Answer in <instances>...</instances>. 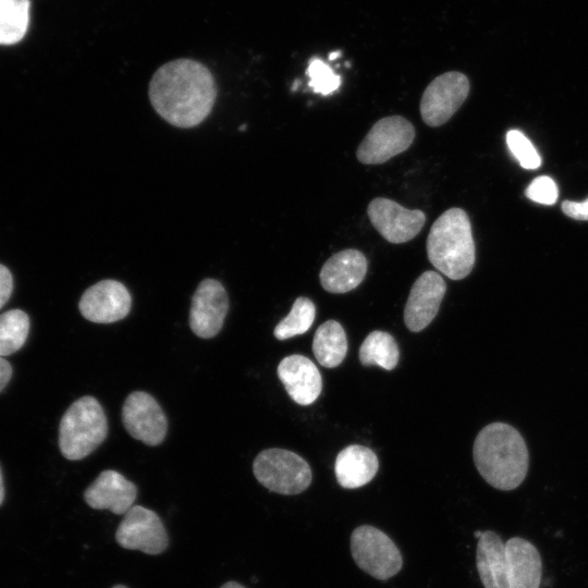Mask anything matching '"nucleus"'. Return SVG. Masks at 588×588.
Segmentation results:
<instances>
[{
    "label": "nucleus",
    "mask_w": 588,
    "mask_h": 588,
    "mask_svg": "<svg viewBox=\"0 0 588 588\" xmlns=\"http://www.w3.org/2000/svg\"><path fill=\"white\" fill-rule=\"evenodd\" d=\"M148 94L151 106L163 120L189 128L210 114L217 86L205 65L191 59H176L155 72Z\"/></svg>",
    "instance_id": "obj_1"
},
{
    "label": "nucleus",
    "mask_w": 588,
    "mask_h": 588,
    "mask_svg": "<svg viewBox=\"0 0 588 588\" xmlns=\"http://www.w3.org/2000/svg\"><path fill=\"white\" fill-rule=\"evenodd\" d=\"M474 463L491 487L510 491L520 486L528 471V450L523 436L505 422H492L477 434Z\"/></svg>",
    "instance_id": "obj_2"
},
{
    "label": "nucleus",
    "mask_w": 588,
    "mask_h": 588,
    "mask_svg": "<svg viewBox=\"0 0 588 588\" xmlns=\"http://www.w3.org/2000/svg\"><path fill=\"white\" fill-rule=\"evenodd\" d=\"M429 261L452 280L467 277L475 265V243L467 213L450 208L431 225L427 237Z\"/></svg>",
    "instance_id": "obj_3"
},
{
    "label": "nucleus",
    "mask_w": 588,
    "mask_h": 588,
    "mask_svg": "<svg viewBox=\"0 0 588 588\" xmlns=\"http://www.w3.org/2000/svg\"><path fill=\"white\" fill-rule=\"evenodd\" d=\"M108 421L100 403L93 396L76 400L59 425V448L70 461L93 453L107 438Z\"/></svg>",
    "instance_id": "obj_4"
},
{
    "label": "nucleus",
    "mask_w": 588,
    "mask_h": 588,
    "mask_svg": "<svg viewBox=\"0 0 588 588\" xmlns=\"http://www.w3.org/2000/svg\"><path fill=\"white\" fill-rule=\"evenodd\" d=\"M253 471L265 488L283 495L305 491L313 479L310 466L302 456L278 448L261 451L254 460Z\"/></svg>",
    "instance_id": "obj_5"
},
{
    "label": "nucleus",
    "mask_w": 588,
    "mask_h": 588,
    "mask_svg": "<svg viewBox=\"0 0 588 588\" xmlns=\"http://www.w3.org/2000/svg\"><path fill=\"white\" fill-rule=\"evenodd\" d=\"M351 554L362 571L379 580L393 577L403 566L401 551L394 541L371 525H362L353 530Z\"/></svg>",
    "instance_id": "obj_6"
},
{
    "label": "nucleus",
    "mask_w": 588,
    "mask_h": 588,
    "mask_svg": "<svg viewBox=\"0 0 588 588\" xmlns=\"http://www.w3.org/2000/svg\"><path fill=\"white\" fill-rule=\"evenodd\" d=\"M415 138L413 124L401 115L377 121L359 144L356 156L364 164H380L408 149Z\"/></svg>",
    "instance_id": "obj_7"
},
{
    "label": "nucleus",
    "mask_w": 588,
    "mask_h": 588,
    "mask_svg": "<svg viewBox=\"0 0 588 588\" xmlns=\"http://www.w3.org/2000/svg\"><path fill=\"white\" fill-rule=\"evenodd\" d=\"M115 540L127 550H138L146 554L162 553L169 544L163 523L156 512L140 505H133L120 522Z\"/></svg>",
    "instance_id": "obj_8"
},
{
    "label": "nucleus",
    "mask_w": 588,
    "mask_h": 588,
    "mask_svg": "<svg viewBox=\"0 0 588 588\" xmlns=\"http://www.w3.org/2000/svg\"><path fill=\"white\" fill-rule=\"evenodd\" d=\"M469 93V82L461 72L437 76L425 89L420 100L424 122L432 127L448 122L460 109Z\"/></svg>",
    "instance_id": "obj_9"
},
{
    "label": "nucleus",
    "mask_w": 588,
    "mask_h": 588,
    "mask_svg": "<svg viewBox=\"0 0 588 588\" xmlns=\"http://www.w3.org/2000/svg\"><path fill=\"white\" fill-rule=\"evenodd\" d=\"M126 431L147 445L160 444L167 434L168 420L158 402L143 391L131 393L122 407Z\"/></svg>",
    "instance_id": "obj_10"
},
{
    "label": "nucleus",
    "mask_w": 588,
    "mask_h": 588,
    "mask_svg": "<svg viewBox=\"0 0 588 588\" xmlns=\"http://www.w3.org/2000/svg\"><path fill=\"white\" fill-rule=\"evenodd\" d=\"M367 213L379 234L393 244L413 240L426 221V216L421 210L407 209L385 197L372 199L368 205Z\"/></svg>",
    "instance_id": "obj_11"
},
{
    "label": "nucleus",
    "mask_w": 588,
    "mask_h": 588,
    "mask_svg": "<svg viewBox=\"0 0 588 588\" xmlns=\"http://www.w3.org/2000/svg\"><path fill=\"white\" fill-rule=\"evenodd\" d=\"M228 310L229 297L223 285L215 279H205L192 298L189 327L199 338H213L221 330Z\"/></svg>",
    "instance_id": "obj_12"
},
{
    "label": "nucleus",
    "mask_w": 588,
    "mask_h": 588,
    "mask_svg": "<svg viewBox=\"0 0 588 588\" xmlns=\"http://www.w3.org/2000/svg\"><path fill=\"white\" fill-rule=\"evenodd\" d=\"M132 297L119 281L102 280L88 287L82 295L78 308L82 316L96 323H112L127 316Z\"/></svg>",
    "instance_id": "obj_13"
},
{
    "label": "nucleus",
    "mask_w": 588,
    "mask_h": 588,
    "mask_svg": "<svg viewBox=\"0 0 588 588\" xmlns=\"http://www.w3.org/2000/svg\"><path fill=\"white\" fill-rule=\"evenodd\" d=\"M445 291V281L436 271H426L417 278L404 308V322L409 331L419 332L434 319Z\"/></svg>",
    "instance_id": "obj_14"
},
{
    "label": "nucleus",
    "mask_w": 588,
    "mask_h": 588,
    "mask_svg": "<svg viewBox=\"0 0 588 588\" xmlns=\"http://www.w3.org/2000/svg\"><path fill=\"white\" fill-rule=\"evenodd\" d=\"M136 497V486L112 469L100 473L84 492V500L91 509L109 510L117 515L125 514Z\"/></svg>",
    "instance_id": "obj_15"
},
{
    "label": "nucleus",
    "mask_w": 588,
    "mask_h": 588,
    "mask_svg": "<svg viewBox=\"0 0 588 588\" xmlns=\"http://www.w3.org/2000/svg\"><path fill=\"white\" fill-rule=\"evenodd\" d=\"M277 372L290 397L299 405H310L321 393V375L317 366L303 355L284 357Z\"/></svg>",
    "instance_id": "obj_16"
},
{
    "label": "nucleus",
    "mask_w": 588,
    "mask_h": 588,
    "mask_svg": "<svg viewBox=\"0 0 588 588\" xmlns=\"http://www.w3.org/2000/svg\"><path fill=\"white\" fill-rule=\"evenodd\" d=\"M476 566L483 588H512L505 542L497 532L486 530L478 538Z\"/></svg>",
    "instance_id": "obj_17"
},
{
    "label": "nucleus",
    "mask_w": 588,
    "mask_h": 588,
    "mask_svg": "<svg viewBox=\"0 0 588 588\" xmlns=\"http://www.w3.org/2000/svg\"><path fill=\"white\" fill-rule=\"evenodd\" d=\"M367 259L357 249L348 248L332 255L319 274L322 287L330 293H346L357 287L367 272Z\"/></svg>",
    "instance_id": "obj_18"
},
{
    "label": "nucleus",
    "mask_w": 588,
    "mask_h": 588,
    "mask_svg": "<svg viewBox=\"0 0 588 588\" xmlns=\"http://www.w3.org/2000/svg\"><path fill=\"white\" fill-rule=\"evenodd\" d=\"M379 468L375 452L364 445L353 444L339 452L334 462L338 483L344 489H357L370 482Z\"/></svg>",
    "instance_id": "obj_19"
},
{
    "label": "nucleus",
    "mask_w": 588,
    "mask_h": 588,
    "mask_svg": "<svg viewBox=\"0 0 588 588\" xmlns=\"http://www.w3.org/2000/svg\"><path fill=\"white\" fill-rule=\"evenodd\" d=\"M511 564L512 588H539L542 577V560L538 549L522 537L505 542Z\"/></svg>",
    "instance_id": "obj_20"
},
{
    "label": "nucleus",
    "mask_w": 588,
    "mask_h": 588,
    "mask_svg": "<svg viewBox=\"0 0 588 588\" xmlns=\"http://www.w3.org/2000/svg\"><path fill=\"white\" fill-rule=\"evenodd\" d=\"M313 352L318 363L326 368L339 366L347 352V340L343 327L335 320L320 324L313 340Z\"/></svg>",
    "instance_id": "obj_21"
},
{
    "label": "nucleus",
    "mask_w": 588,
    "mask_h": 588,
    "mask_svg": "<svg viewBox=\"0 0 588 588\" xmlns=\"http://www.w3.org/2000/svg\"><path fill=\"white\" fill-rule=\"evenodd\" d=\"M400 351L395 339L388 332H370L359 347V360L364 366L377 365L392 370L399 362Z\"/></svg>",
    "instance_id": "obj_22"
},
{
    "label": "nucleus",
    "mask_w": 588,
    "mask_h": 588,
    "mask_svg": "<svg viewBox=\"0 0 588 588\" xmlns=\"http://www.w3.org/2000/svg\"><path fill=\"white\" fill-rule=\"evenodd\" d=\"M29 0H0V45L23 39L29 24Z\"/></svg>",
    "instance_id": "obj_23"
},
{
    "label": "nucleus",
    "mask_w": 588,
    "mask_h": 588,
    "mask_svg": "<svg viewBox=\"0 0 588 588\" xmlns=\"http://www.w3.org/2000/svg\"><path fill=\"white\" fill-rule=\"evenodd\" d=\"M28 315L21 309H10L0 315V357L17 352L29 333Z\"/></svg>",
    "instance_id": "obj_24"
},
{
    "label": "nucleus",
    "mask_w": 588,
    "mask_h": 588,
    "mask_svg": "<svg viewBox=\"0 0 588 588\" xmlns=\"http://www.w3.org/2000/svg\"><path fill=\"white\" fill-rule=\"evenodd\" d=\"M315 316V304L307 297H297L290 314L275 326L273 334L278 340L301 335L309 330Z\"/></svg>",
    "instance_id": "obj_25"
},
{
    "label": "nucleus",
    "mask_w": 588,
    "mask_h": 588,
    "mask_svg": "<svg viewBox=\"0 0 588 588\" xmlns=\"http://www.w3.org/2000/svg\"><path fill=\"white\" fill-rule=\"evenodd\" d=\"M507 147L519 162L522 168L534 170L540 167L541 158L532 143L518 130H511L506 134Z\"/></svg>",
    "instance_id": "obj_26"
},
{
    "label": "nucleus",
    "mask_w": 588,
    "mask_h": 588,
    "mask_svg": "<svg viewBox=\"0 0 588 588\" xmlns=\"http://www.w3.org/2000/svg\"><path fill=\"white\" fill-rule=\"evenodd\" d=\"M306 73L314 91L324 96L336 90L341 84V77L318 58L310 60Z\"/></svg>",
    "instance_id": "obj_27"
},
{
    "label": "nucleus",
    "mask_w": 588,
    "mask_h": 588,
    "mask_svg": "<svg viewBox=\"0 0 588 588\" xmlns=\"http://www.w3.org/2000/svg\"><path fill=\"white\" fill-rule=\"evenodd\" d=\"M559 191L555 182L549 176L536 177L526 188V196L532 201L542 205H553L558 199Z\"/></svg>",
    "instance_id": "obj_28"
},
{
    "label": "nucleus",
    "mask_w": 588,
    "mask_h": 588,
    "mask_svg": "<svg viewBox=\"0 0 588 588\" xmlns=\"http://www.w3.org/2000/svg\"><path fill=\"white\" fill-rule=\"evenodd\" d=\"M563 212L575 220H588V198L584 201L564 200L562 203Z\"/></svg>",
    "instance_id": "obj_29"
},
{
    "label": "nucleus",
    "mask_w": 588,
    "mask_h": 588,
    "mask_svg": "<svg viewBox=\"0 0 588 588\" xmlns=\"http://www.w3.org/2000/svg\"><path fill=\"white\" fill-rule=\"evenodd\" d=\"M13 292V277L11 271L0 264V309L11 297Z\"/></svg>",
    "instance_id": "obj_30"
},
{
    "label": "nucleus",
    "mask_w": 588,
    "mask_h": 588,
    "mask_svg": "<svg viewBox=\"0 0 588 588\" xmlns=\"http://www.w3.org/2000/svg\"><path fill=\"white\" fill-rule=\"evenodd\" d=\"M12 366L3 357H0V392L7 387L12 378Z\"/></svg>",
    "instance_id": "obj_31"
},
{
    "label": "nucleus",
    "mask_w": 588,
    "mask_h": 588,
    "mask_svg": "<svg viewBox=\"0 0 588 588\" xmlns=\"http://www.w3.org/2000/svg\"><path fill=\"white\" fill-rule=\"evenodd\" d=\"M220 588H245V587L236 581H228L223 584Z\"/></svg>",
    "instance_id": "obj_32"
},
{
    "label": "nucleus",
    "mask_w": 588,
    "mask_h": 588,
    "mask_svg": "<svg viewBox=\"0 0 588 588\" xmlns=\"http://www.w3.org/2000/svg\"><path fill=\"white\" fill-rule=\"evenodd\" d=\"M4 498V486H3V477H2V470L0 467V505Z\"/></svg>",
    "instance_id": "obj_33"
},
{
    "label": "nucleus",
    "mask_w": 588,
    "mask_h": 588,
    "mask_svg": "<svg viewBox=\"0 0 588 588\" xmlns=\"http://www.w3.org/2000/svg\"><path fill=\"white\" fill-rule=\"evenodd\" d=\"M340 56V51H334L329 54L330 60H334Z\"/></svg>",
    "instance_id": "obj_34"
},
{
    "label": "nucleus",
    "mask_w": 588,
    "mask_h": 588,
    "mask_svg": "<svg viewBox=\"0 0 588 588\" xmlns=\"http://www.w3.org/2000/svg\"><path fill=\"white\" fill-rule=\"evenodd\" d=\"M112 588H127L126 586H123V585H115L113 586Z\"/></svg>",
    "instance_id": "obj_35"
},
{
    "label": "nucleus",
    "mask_w": 588,
    "mask_h": 588,
    "mask_svg": "<svg viewBox=\"0 0 588 588\" xmlns=\"http://www.w3.org/2000/svg\"><path fill=\"white\" fill-rule=\"evenodd\" d=\"M482 531H476L475 537L479 538L481 536Z\"/></svg>",
    "instance_id": "obj_36"
}]
</instances>
